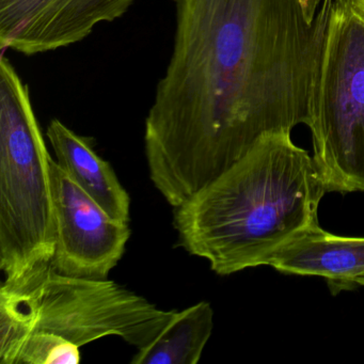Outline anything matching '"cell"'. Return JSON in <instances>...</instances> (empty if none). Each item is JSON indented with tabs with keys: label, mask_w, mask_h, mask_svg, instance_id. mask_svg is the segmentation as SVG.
I'll list each match as a JSON object with an SVG mask.
<instances>
[{
	"label": "cell",
	"mask_w": 364,
	"mask_h": 364,
	"mask_svg": "<svg viewBox=\"0 0 364 364\" xmlns=\"http://www.w3.org/2000/svg\"><path fill=\"white\" fill-rule=\"evenodd\" d=\"M173 1V50L144 151L153 185L176 208L259 138L306 124L331 0Z\"/></svg>",
	"instance_id": "6da1fadb"
},
{
	"label": "cell",
	"mask_w": 364,
	"mask_h": 364,
	"mask_svg": "<svg viewBox=\"0 0 364 364\" xmlns=\"http://www.w3.org/2000/svg\"><path fill=\"white\" fill-rule=\"evenodd\" d=\"M327 193L314 159L291 133L267 134L219 178L173 208L180 246L219 276L264 265L302 228L317 223Z\"/></svg>",
	"instance_id": "7a4b0ae2"
},
{
	"label": "cell",
	"mask_w": 364,
	"mask_h": 364,
	"mask_svg": "<svg viewBox=\"0 0 364 364\" xmlns=\"http://www.w3.org/2000/svg\"><path fill=\"white\" fill-rule=\"evenodd\" d=\"M173 313L114 281L65 276L46 264L1 284L0 363L16 364L33 332H48L78 347L117 336L144 348Z\"/></svg>",
	"instance_id": "3957f363"
},
{
	"label": "cell",
	"mask_w": 364,
	"mask_h": 364,
	"mask_svg": "<svg viewBox=\"0 0 364 364\" xmlns=\"http://www.w3.org/2000/svg\"><path fill=\"white\" fill-rule=\"evenodd\" d=\"M52 157L9 58L0 59V268L14 280L50 264L56 247Z\"/></svg>",
	"instance_id": "277c9868"
},
{
	"label": "cell",
	"mask_w": 364,
	"mask_h": 364,
	"mask_svg": "<svg viewBox=\"0 0 364 364\" xmlns=\"http://www.w3.org/2000/svg\"><path fill=\"white\" fill-rule=\"evenodd\" d=\"M306 125L326 191L364 193V0H331Z\"/></svg>",
	"instance_id": "5b68a950"
},
{
	"label": "cell",
	"mask_w": 364,
	"mask_h": 364,
	"mask_svg": "<svg viewBox=\"0 0 364 364\" xmlns=\"http://www.w3.org/2000/svg\"><path fill=\"white\" fill-rule=\"evenodd\" d=\"M50 178L56 217L50 265L65 276L107 279L124 255L129 223L109 216L53 159Z\"/></svg>",
	"instance_id": "8992f818"
},
{
	"label": "cell",
	"mask_w": 364,
	"mask_h": 364,
	"mask_svg": "<svg viewBox=\"0 0 364 364\" xmlns=\"http://www.w3.org/2000/svg\"><path fill=\"white\" fill-rule=\"evenodd\" d=\"M135 0H0V46L25 56L68 48L101 23L122 18Z\"/></svg>",
	"instance_id": "52a82bcc"
},
{
	"label": "cell",
	"mask_w": 364,
	"mask_h": 364,
	"mask_svg": "<svg viewBox=\"0 0 364 364\" xmlns=\"http://www.w3.org/2000/svg\"><path fill=\"white\" fill-rule=\"evenodd\" d=\"M264 265L284 274L323 277L336 294L357 287L363 276L364 238L333 235L317 221L294 233Z\"/></svg>",
	"instance_id": "ba28073f"
},
{
	"label": "cell",
	"mask_w": 364,
	"mask_h": 364,
	"mask_svg": "<svg viewBox=\"0 0 364 364\" xmlns=\"http://www.w3.org/2000/svg\"><path fill=\"white\" fill-rule=\"evenodd\" d=\"M46 137L61 169L116 220L129 223L131 198L114 168L95 150V139L78 135L58 119H53Z\"/></svg>",
	"instance_id": "9c48e42d"
},
{
	"label": "cell",
	"mask_w": 364,
	"mask_h": 364,
	"mask_svg": "<svg viewBox=\"0 0 364 364\" xmlns=\"http://www.w3.org/2000/svg\"><path fill=\"white\" fill-rule=\"evenodd\" d=\"M214 310L201 301L174 311L161 333L144 348L137 349L132 364H197L212 336Z\"/></svg>",
	"instance_id": "30bf717a"
},
{
	"label": "cell",
	"mask_w": 364,
	"mask_h": 364,
	"mask_svg": "<svg viewBox=\"0 0 364 364\" xmlns=\"http://www.w3.org/2000/svg\"><path fill=\"white\" fill-rule=\"evenodd\" d=\"M80 347L48 332H33L21 346L16 364H78Z\"/></svg>",
	"instance_id": "8fae6325"
},
{
	"label": "cell",
	"mask_w": 364,
	"mask_h": 364,
	"mask_svg": "<svg viewBox=\"0 0 364 364\" xmlns=\"http://www.w3.org/2000/svg\"><path fill=\"white\" fill-rule=\"evenodd\" d=\"M358 285H364V274L357 280Z\"/></svg>",
	"instance_id": "7c38bea8"
}]
</instances>
